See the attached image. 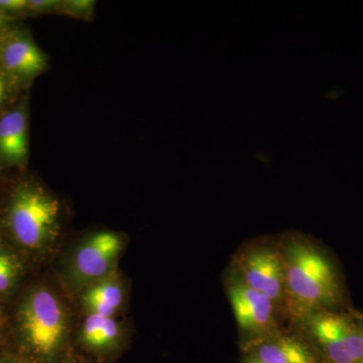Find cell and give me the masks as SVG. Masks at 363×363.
<instances>
[{"instance_id":"obj_18","label":"cell","mask_w":363,"mask_h":363,"mask_svg":"<svg viewBox=\"0 0 363 363\" xmlns=\"http://www.w3.org/2000/svg\"><path fill=\"white\" fill-rule=\"evenodd\" d=\"M242 363H264L262 360L259 359L255 355H253L252 353L248 352L247 357L243 359Z\"/></svg>"},{"instance_id":"obj_4","label":"cell","mask_w":363,"mask_h":363,"mask_svg":"<svg viewBox=\"0 0 363 363\" xmlns=\"http://www.w3.org/2000/svg\"><path fill=\"white\" fill-rule=\"evenodd\" d=\"M309 332L321 363H363V333L357 318L339 311L315 312Z\"/></svg>"},{"instance_id":"obj_12","label":"cell","mask_w":363,"mask_h":363,"mask_svg":"<svg viewBox=\"0 0 363 363\" xmlns=\"http://www.w3.org/2000/svg\"><path fill=\"white\" fill-rule=\"evenodd\" d=\"M124 302V289L117 271L81 292V304L87 314L116 317Z\"/></svg>"},{"instance_id":"obj_17","label":"cell","mask_w":363,"mask_h":363,"mask_svg":"<svg viewBox=\"0 0 363 363\" xmlns=\"http://www.w3.org/2000/svg\"><path fill=\"white\" fill-rule=\"evenodd\" d=\"M7 94V84L6 79H4V75L0 73V105L4 104V100H6Z\"/></svg>"},{"instance_id":"obj_15","label":"cell","mask_w":363,"mask_h":363,"mask_svg":"<svg viewBox=\"0 0 363 363\" xmlns=\"http://www.w3.org/2000/svg\"><path fill=\"white\" fill-rule=\"evenodd\" d=\"M59 2L60 0H28L26 11L38 14L56 13Z\"/></svg>"},{"instance_id":"obj_21","label":"cell","mask_w":363,"mask_h":363,"mask_svg":"<svg viewBox=\"0 0 363 363\" xmlns=\"http://www.w3.org/2000/svg\"><path fill=\"white\" fill-rule=\"evenodd\" d=\"M1 326H2V313H1V310H0V329H1Z\"/></svg>"},{"instance_id":"obj_14","label":"cell","mask_w":363,"mask_h":363,"mask_svg":"<svg viewBox=\"0 0 363 363\" xmlns=\"http://www.w3.org/2000/svg\"><path fill=\"white\" fill-rule=\"evenodd\" d=\"M96 2L93 0H60L56 13L68 18L90 21L94 18Z\"/></svg>"},{"instance_id":"obj_3","label":"cell","mask_w":363,"mask_h":363,"mask_svg":"<svg viewBox=\"0 0 363 363\" xmlns=\"http://www.w3.org/2000/svg\"><path fill=\"white\" fill-rule=\"evenodd\" d=\"M62 206L58 198L40 185L21 186L9 208V224L14 240L30 250H43L61 233Z\"/></svg>"},{"instance_id":"obj_6","label":"cell","mask_w":363,"mask_h":363,"mask_svg":"<svg viewBox=\"0 0 363 363\" xmlns=\"http://www.w3.org/2000/svg\"><path fill=\"white\" fill-rule=\"evenodd\" d=\"M243 283L266 296L272 302L281 297L286 289L283 257L272 250H259L245 257L242 264Z\"/></svg>"},{"instance_id":"obj_5","label":"cell","mask_w":363,"mask_h":363,"mask_svg":"<svg viewBox=\"0 0 363 363\" xmlns=\"http://www.w3.org/2000/svg\"><path fill=\"white\" fill-rule=\"evenodd\" d=\"M123 248V236L114 231L90 234L76 248L69 264V289L72 292H82L87 286L116 272Z\"/></svg>"},{"instance_id":"obj_16","label":"cell","mask_w":363,"mask_h":363,"mask_svg":"<svg viewBox=\"0 0 363 363\" xmlns=\"http://www.w3.org/2000/svg\"><path fill=\"white\" fill-rule=\"evenodd\" d=\"M26 6H28V0H0V11H26Z\"/></svg>"},{"instance_id":"obj_7","label":"cell","mask_w":363,"mask_h":363,"mask_svg":"<svg viewBox=\"0 0 363 363\" xmlns=\"http://www.w3.org/2000/svg\"><path fill=\"white\" fill-rule=\"evenodd\" d=\"M228 296L236 322L243 331L257 335L267 331L272 323L274 302L272 300L252 290L243 281L230 286Z\"/></svg>"},{"instance_id":"obj_10","label":"cell","mask_w":363,"mask_h":363,"mask_svg":"<svg viewBox=\"0 0 363 363\" xmlns=\"http://www.w3.org/2000/svg\"><path fill=\"white\" fill-rule=\"evenodd\" d=\"M248 352L264 363H321L311 345L289 336L259 339Z\"/></svg>"},{"instance_id":"obj_9","label":"cell","mask_w":363,"mask_h":363,"mask_svg":"<svg viewBox=\"0 0 363 363\" xmlns=\"http://www.w3.org/2000/svg\"><path fill=\"white\" fill-rule=\"evenodd\" d=\"M123 329L116 318L87 314L78 334L81 347L97 357H108L121 348Z\"/></svg>"},{"instance_id":"obj_20","label":"cell","mask_w":363,"mask_h":363,"mask_svg":"<svg viewBox=\"0 0 363 363\" xmlns=\"http://www.w3.org/2000/svg\"><path fill=\"white\" fill-rule=\"evenodd\" d=\"M75 363H93V362H88V360H78V362H76Z\"/></svg>"},{"instance_id":"obj_13","label":"cell","mask_w":363,"mask_h":363,"mask_svg":"<svg viewBox=\"0 0 363 363\" xmlns=\"http://www.w3.org/2000/svg\"><path fill=\"white\" fill-rule=\"evenodd\" d=\"M21 274V264L13 253L0 250V293L13 288Z\"/></svg>"},{"instance_id":"obj_1","label":"cell","mask_w":363,"mask_h":363,"mask_svg":"<svg viewBox=\"0 0 363 363\" xmlns=\"http://www.w3.org/2000/svg\"><path fill=\"white\" fill-rule=\"evenodd\" d=\"M286 289L298 302L318 311H338L343 289L332 260L311 245L293 242L283 257Z\"/></svg>"},{"instance_id":"obj_8","label":"cell","mask_w":363,"mask_h":363,"mask_svg":"<svg viewBox=\"0 0 363 363\" xmlns=\"http://www.w3.org/2000/svg\"><path fill=\"white\" fill-rule=\"evenodd\" d=\"M2 66L14 77L32 79L45 73L49 60L44 51L28 35H13L2 45Z\"/></svg>"},{"instance_id":"obj_2","label":"cell","mask_w":363,"mask_h":363,"mask_svg":"<svg viewBox=\"0 0 363 363\" xmlns=\"http://www.w3.org/2000/svg\"><path fill=\"white\" fill-rule=\"evenodd\" d=\"M18 329L26 350L45 363H57L66 354L69 314L56 293L45 286L33 289L18 309Z\"/></svg>"},{"instance_id":"obj_19","label":"cell","mask_w":363,"mask_h":363,"mask_svg":"<svg viewBox=\"0 0 363 363\" xmlns=\"http://www.w3.org/2000/svg\"><path fill=\"white\" fill-rule=\"evenodd\" d=\"M357 320V323L359 325L360 329H362V333H363V316L362 317H355Z\"/></svg>"},{"instance_id":"obj_22","label":"cell","mask_w":363,"mask_h":363,"mask_svg":"<svg viewBox=\"0 0 363 363\" xmlns=\"http://www.w3.org/2000/svg\"><path fill=\"white\" fill-rule=\"evenodd\" d=\"M0 363H6V362H4V359H1V358H0Z\"/></svg>"},{"instance_id":"obj_11","label":"cell","mask_w":363,"mask_h":363,"mask_svg":"<svg viewBox=\"0 0 363 363\" xmlns=\"http://www.w3.org/2000/svg\"><path fill=\"white\" fill-rule=\"evenodd\" d=\"M28 155V123L25 107L0 118V157L13 164H23Z\"/></svg>"}]
</instances>
